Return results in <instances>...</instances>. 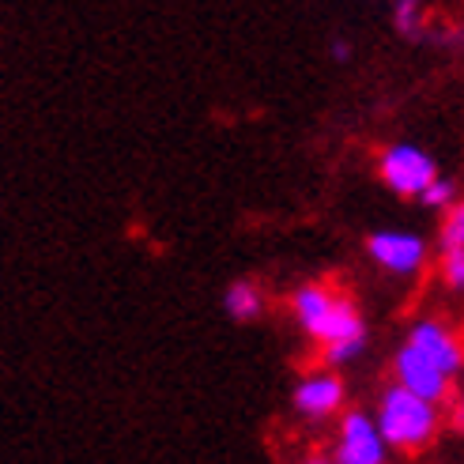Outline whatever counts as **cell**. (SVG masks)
Instances as JSON below:
<instances>
[{
  "label": "cell",
  "instance_id": "1",
  "mask_svg": "<svg viewBox=\"0 0 464 464\" xmlns=\"http://www.w3.org/2000/svg\"><path fill=\"white\" fill-rule=\"evenodd\" d=\"M291 310H295L298 324L306 329V336H314L324 347V362L329 366H343L362 355L366 324H362V314L355 310L352 298L329 291L324 284H306L295 291Z\"/></svg>",
  "mask_w": 464,
  "mask_h": 464
},
{
  "label": "cell",
  "instance_id": "2",
  "mask_svg": "<svg viewBox=\"0 0 464 464\" xmlns=\"http://www.w3.org/2000/svg\"><path fill=\"white\" fill-rule=\"evenodd\" d=\"M438 404L411 392L404 385H389L378 401V427L385 434L389 450H404V453H415L423 450L427 442H434L438 434Z\"/></svg>",
  "mask_w": 464,
  "mask_h": 464
},
{
  "label": "cell",
  "instance_id": "3",
  "mask_svg": "<svg viewBox=\"0 0 464 464\" xmlns=\"http://www.w3.org/2000/svg\"><path fill=\"white\" fill-rule=\"evenodd\" d=\"M378 174L397 197H423L438 181V162L415 144H392L378 159Z\"/></svg>",
  "mask_w": 464,
  "mask_h": 464
},
{
  "label": "cell",
  "instance_id": "4",
  "mask_svg": "<svg viewBox=\"0 0 464 464\" xmlns=\"http://www.w3.org/2000/svg\"><path fill=\"white\" fill-rule=\"evenodd\" d=\"M389 442L378 427V420H370L362 411H347L340 434H336V464H385Z\"/></svg>",
  "mask_w": 464,
  "mask_h": 464
},
{
  "label": "cell",
  "instance_id": "5",
  "mask_svg": "<svg viewBox=\"0 0 464 464\" xmlns=\"http://www.w3.org/2000/svg\"><path fill=\"white\" fill-rule=\"evenodd\" d=\"M366 249L392 276H411L427 261V242L420 235H408V230H378L366 238Z\"/></svg>",
  "mask_w": 464,
  "mask_h": 464
},
{
  "label": "cell",
  "instance_id": "6",
  "mask_svg": "<svg viewBox=\"0 0 464 464\" xmlns=\"http://www.w3.org/2000/svg\"><path fill=\"white\" fill-rule=\"evenodd\" d=\"M392 374H397V385L411 389V392H420V397L434 401V404H442L450 397V374L442 366H434L423 352H415L411 343H404L401 352H397V362H392Z\"/></svg>",
  "mask_w": 464,
  "mask_h": 464
},
{
  "label": "cell",
  "instance_id": "7",
  "mask_svg": "<svg viewBox=\"0 0 464 464\" xmlns=\"http://www.w3.org/2000/svg\"><path fill=\"white\" fill-rule=\"evenodd\" d=\"M408 343L415 347V352H423L434 366H442L450 378H457L460 370H464V347H460V340L446 329L442 321H420V324H411Z\"/></svg>",
  "mask_w": 464,
  "mask_h": 464
},
{
  "label": "cell",
  "instance_id": "8",
  "mask_svg": "<svg viewBox=\"0 0 464 464\" xmlns=\"http://www.w3.org/2000/svg\"><path fill=\"white\" fill-rule=\"evenodd\" d=\"M340 404H343V382L333 370H317V374H306L295 385V408L306 420H324V415L340 411Z\"/></svg>",
  "mask_w": 464,
  "mask_h": 464
},
{
  "label": "cell",
  "instance_id": "9",
  "mask_svg": "<svg viewBox=\"0 0 464 464\" xmlns=\"http://www.w3.org/2000/svg\"><path fill=\"white\" fill-rule=\"evenodd\" d=\"M223 306H227V314L235 317V321H253V317H261V310H265L261 287H257V284H249V280H235V284L227 287V295H223Z\"/></svg>",
  "mask_w": 464,
  "mask_h": 464
},
{
  "label": "cell",
  "instance_id": "10",
  "mask_svg": "<svg viewBox=\"0 0 464 464\" xmlns=\"http://www.w3.org/2000/svg\"><path fill=\"white\" fill-rule=\"evenodd\" d=\"M438 242L442 249H464V200H453L438 227Z\"/></svg>",
  "mask_w": 464,
  "mask_h": 464
},
{
  "label": "cell",
  "instance_id": "11",
  "mask_svg": "<svg viewBox=\"0 0 464 464\" xmlns=\"http://www.w3.org/2000/svg\"><path fill=\"white\" fill-rule=\"evenodd\" d=\"M392 23H397V31L415 38L423 27V5L420 0H397V8H392Z\"/></svg>",
  "mask_w": 464,
  "mask_h": 464
},
{
  "label": "cell",
  "instance_id": "12",
  "mask_svg": "<svg viewBox=\"0 0 464 464\" xmlns=\"http://www.w3.org/2000/svg\"><path fill=\"white\" fill-rule=\"evenodd\" d=\"M438 272H442V284H446V287L464 291V249H442Z\"/></svg>",
  "mask_w": 464,
  "mask_h": 464
},
{
  "label": "cell",
  "instance_id": "13",
  "mask_svg": "<svg viewBox=\"0 0 464 464\" xmlns=\"http://www.w3.org/2000/svg\"><path fill=\"white\" fill-rule=\"evenodd\" d=\"M427 208H434V212H446V208L457 200V185L450 178H438L434 185H427V193L420 197Z\"/></svg>",
  "mask_w": 464,
  "mask_h": 464
},
{
  "label": "cell",
  "instance_id": "14",
  "mask_svg": "<svg viewBox=\"0 0 464 464\" xmlns=\"http://www.w3.org/2000/svg\"><path fill=\"white\" fill-rule=\"evenodd\" d=\"M453 427H457V430H464V397L453 404Z\"/></svg>",
  "mask_w": 464,
  "mask_h": 464
},
{
  "label": "cell",
  "instance_id": "15",
  "mask_svg": "<svg viewBox=\"0 0 464 464\" xmlns=\"http://www.w3.org/2000/svg\"><path fill=\"white\" fill-rule=\"evenodd\" d=\"M333 57H336V61L352 57V45H347V42H333Z\"/></svg>",
  "mask_w": 464,
  "mask_h": 464
},
{
  "label": "cell",
  "instance_id": "16",
  "mask_svg": "<svg viewBox=\"0 0 464 464\" xmlns=\"http://www.w3.org/2000/svg\"><path fill=\"white\" fill-rule=\"evenodd\" d=\"M303 464H336V460H329V457H310V460H303Z\"/></svg>",
  "mask_w": 464,
  "mask_h": 464
}]
</instances>
